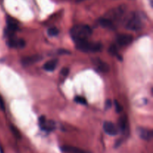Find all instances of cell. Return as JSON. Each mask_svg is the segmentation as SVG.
<instances>
[{
  "instance_id": "obj_1",
  "label": "cell",
  "mask_w": 153,
  "mask_h": 153,
  "mask_svg": "<svg viewBox=\"0 0 153 153\" xmlns=\"http://www.w3.org/2000/svg\"><path fill=\"white\" fill-rule=\"evenodd\" d=\"M70 34L76 43L88 40L92 34V29L88 25H78L72 28Z\"/></svg>"
},
{
  "instance_id": "obj_2",
  "label": "cell",
  "mask_w": 153,
  "mask_h": 153,
  "mask_svg": "<svg viewBox=\"0 0 153 153\" xmlns=\"http://www.w3.org/2000/svg\"><path fill=\"white\" fill-rule=\"evenodd\" d=\"M143 25V23L142 19L136 13H130L129 16H127L126 20V28L128 30L134 31H139L142 28Z\"/></svg>"
},
{
  "instance_id": "obj_3",
  "label": "cell",
  "mask_w": 153,
  "mask_h": 153,
  "mask_svg": "<svg viewBox=\"0 0 153 153\" xmlns=\"http://www.w3.org/2000/svg\"><path fill=\"white\" fill-rule=\"evenodd\" d=\"M76 47L82 52H97L101 51L102 46L100 43H91L87 40L76 43Z\"/></svg>"
},
{
  "instance_id": "obj_4",
  "label": "cell",
  "mask_w": 153,
  "mask_h": 153,
  "mask_svg": "<svg viewBox=\"0 0 153 153\" xmlns=\"http://www.w3.org/2000/svg\"><path fill=\"white\" fill-rule=\"evenodd\" d=\"M126 11V6L125 5H120L119 7H117L111 10L108 13H107V16H105L108 19H111V20H117V19H120L123 16L124 13ZM113 22V21H112Z\"/></svg>"
},
{
  "instance_id": "obj_5",
  "label": "cell",
  "mask_w": 153,
  "mask_h": 153,
  "mask_svg": "<svg viewBox=\"0 0 153 153\" xmlns=\"http://www.w3.org/2000/svg\"><path fill=\"white\" fill-rule=\"evenodd\" d=\"M39 126L43 131H53L55 128V124L53 121L46 120L44 116H41L39 118Z\"/></svg>"
},
{
  "instance_id": "obj_6",
  "label": "cell",
  "mask_w": 153,
  "mask_h": 153,
  "mask_svg": "<svg viewBox=\"0 0 153 153\" xmlns=\"http://www.w3.org/2000/svg\"><path fill=\"white\" fill-rule=\"evenodd\" d=\"M133 41V37L131 34H120L117 37V43L120 46H126Z\"/></svg>"
},
{
  "instance_id": "obj_7",
  "label": "cell",
  "mask_w": 153,
  "mask_h": 153,
  "mask_svg": "<svg viewBox=\"0 0 153 153\" xmlns=\"http://www.w3.org/2000/svg\"><path fill=\"white\" fill-rule=\"evenodd\" d=\"M103 129L105 132L107 134L111 136H115L118 133V128H117L116 126L111 122H105L103 124Z\"/></svg>"
},
{
  "instance_id": "obj_8",
  "label": "cell",
  "mask_w": 153,
  "mask_h": 153,
  "mask_svg": "<svg viewBox=\"0 0 153 153\" xmlns=\"http://www.w3.org/2000/svg\"><path fill=\"white\" fill-rule=\"evenodd\" d=\"M7 45L9 47L23 48L25 46V42L22 39H16L10 37L7 40Z\"/></svg>"
},
{
  "instance_id": "obj_9",
  "label": "cell",
  "mask_w": 153,
  "mask_h": 153,
  "mask_svg": "<svg viewBox=\"0 0 153 153\" xmlns=\"http://www.w3.org/2000/svg\"><path fill=\"white\" fill-rule=\"evenodd\" d=\"M137 131H138V134L140 137L143 140H149L152 137V131L151 130L147 129V128H139Z\"/></svg>"
},
{
  "instance_id": "obj_10",
  "label": "cell",
  "mask_w": 153,
  "mask_h": 153,
  "mask_svg": "<svg viewBox=\"0 0 153 153\" xmlns=\"http://www.w3.org/2000/svg\"><path fill=\"white\" fill-rule=\"evenodd\" d=\"M94 64L97 66V67L98 68V70L102 72V73H108L110 70V67H109L108 64H106L104 61H101L99 58H97V59L94 60Z\"/></svg>"
},
{
  "instance_id": "obj_11",
  "label": "cell",
  "mask_w": 153,
  "mask_h": 153,
  "mask_svg": "<svg viewBox=\"0 0 153 153\" xmlns=\"http://www.w3.org/2000/svg\"><path fill=\"white\" fill-rule=\"evenodd\" d=\"M40 59H41V58H40V55H31V56L25 57V58H23V59L22 60V63L24 66H29L34 64V63L37 62V61H40Z\"/></svg>"
},
{
  "instance_id": "obj_12",
  "label": "cell",
  "mask_w": 153,
  "mask_h": 153,
  "mask_svg": "<svg viewBox=\"0 0 153 153\" xmlns=\"http://www.w3.org/2000/svg\"><path fill=\"white\" fill-rule=\"evenodd\" d=\"M58 64V60L57 59H52L46 62V64L43 66V69L46 71L52 72L56 68V66Z\"/></svg>"
},
{
  "instance_id": "obj_13",
  "label": "cell",
  "mask_w": 153,
  "mask_h": 153,
  "mask_svg": "<svg viewBox=\"0 0 153 153\" xmlns=\"http://www.w3.org/2000/svg\"><path fill=\"white\" fill-rule=\"evenodd\" d=\"M63 152H69V153H89L88 152H85V150H82V149H79L77 147H73V146H64L62 148Z\"/></svg>"
},
{
  "instance_id": "obj_14",
  "label": "cell",
  "mask_w": 153,
  "mask_h": 153,
  "mask_svg": "<svg viewBox=\"0 0 153 153\" xmlns=\"http://www.w3.org/2000/svg\"><path fill=\"white\" fill-rule=\"evenodd\" d=\"M100 24L105 28H113V22L108 18L104 17L100 19Z\"/></svg>"
},
{
  "instance_id": "obj_15",
  "label": "cell",
  "mask_w": 153,
  "mask_h": 153,
  "mask_svg": "<svg viewBox=\"0 0 153 153\" xmlns=\"http://www.w3.org/2000/svg\"><path fill=\"white\" fill-rule=\"evenodd\" d=\"M127 126V119L126 117H122L119 120V126L123 131H125Z\"/></svg>"
},
{
  "instance_id": "obj_16",
  "label": "cell",
  "mask_w": 153,
  "mask_h": 153,
  "mask_svg": "<svg viewBox=\"0 0 153 153\" xmlns=\"http://www.w3.org/2000/svg\"><path fill=\"white\" fill-rule=\"evenodd\" d=\"M47 32L49 36H50V37H55L59 33V30L57 28H55V27H52V28H49L48 29Z\"/></svg>"
},
{
  "instance_id": "obj_17",
  "label": "cell",
  "mask_w": 153,
  "mask_h": 153,
  "mask_svg": "<svg viewBox=\"0 0 153 153\" xmlns=\"http://www.w3.org/2000/svg\"><path fill=\"white\" fill-rule=\"evenodd\" d=\"M108 52L110 55H117V48L115 45H111V46L109 47Z\"/></svg>"
},
{
  "instance_id": "obj_18",
  "label": "cell",
  "mask_w": 153,
  "mask_h": 153,
  "mask_svg": "<svg viewBox=\"0 0 153 153\" xmlns=\"http://www.w3.org/2000/svg\"><path fill=\"white\" fill-rule=\"evenodd\" d=\"M75 102L79 104H82V105H86L87 104V101L84 97H76L75 98Z\"/></svg>"
},
{
  "instance_id": "obj_19",
  "label": "cell",
  "mask_w": 153,
  "mask_h": 153,
  "mask_svg": "<svg viewBox=\"0 0 153 153\" xmlns=\"http://www.w3.org/2000/svg\"><path fill=\"white\" fill-rule=\"evenodd\" d=\"M69 72H70V70H69L67 67L62 68L61 70V76H62V77H67V75L69 74Z\"/></svg>"
},
{
  "instance_id": "obj_20",
  "label": "cell",
  "mask_w": 153,
  "mask_h": 153,
  "mask_svg": "<svg viewBox=\"0 0 153 153\" xmlns=\"http://www.w3.org/2000/svg\"><path fill=\"white\" fill-rule=\"evenodd\" d=\"M10 128H11L12 131H13V133L14 134L15 137L19 138V137H20V134H19V131L17 130V128H16L15 127H13V126H10Z\"/></svg>"
},
{
  "instance_id": "obj_21",
  "label": "cell",
  "mask_w": 153,
  "mask_h": 153,
  "mask_svg": "<svg viewBox=\"0 0 153 153\" xmlns=\"http://www.w3.org/2000/svg\"><path fill=\"white\" fill-rule=\"evenodd\" d=\"M114 104H115V108H116L117 112H118V113H120V112L122 111L123 108H122V106H121L120 105V103L118 102L117 101H115V102H114Z\"/></svg>"
},
{
  "instance_id": "obj_22",
  "label": "cell",
  "mask_w": 153,
  "mask_h": 153,
  "mask_svg": "<svg viewBox=\"0 0 153 153\" xmlns=\"http://www.w3.org/2000/svg\"><path fill=\"white\" fill-rule=\"evenodd\" d=\"M0 109H1V110H4V102H3L2 99H1V97H0Z\"/></svg>"
},
{
  "instance_id": "obj_23",
  "label": "cell",
  "mask_w": 153,
  "mask_h": 153,
  "mask_svg": "<svg viewBox=\"0 0 153 153\" xmlns=\"http://www.w3.org/2000/svg\"><path fill=\"white\" fill-rule=\"evenodd\" d=\"M111 102L110 101V100H107L105 102V108L108 109L109 108H111Z\"/></svg>"
},
{
  "instance_id": "obj_24",
  "label": "cell",
  "mask_w": 153,
  "mask_h": 153,
  "mask_svg": "<svg viewBox=\"0 0 153 153\" xmlns=\"http://www.w3.org/2000/svg\"><path fill=\"white\" fill-rule=\"evenodd\" d=\"M60 54H70V52L69 51L64 50V49H61V50H59Z\"/></svg>"
}]
</instances>
